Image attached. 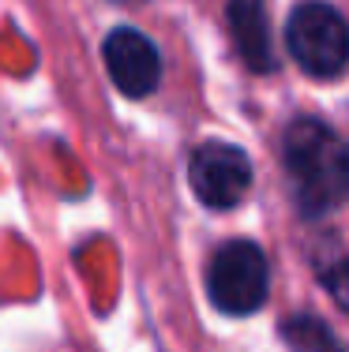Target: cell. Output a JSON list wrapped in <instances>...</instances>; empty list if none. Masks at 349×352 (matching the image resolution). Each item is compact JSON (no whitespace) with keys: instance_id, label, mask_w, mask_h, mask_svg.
Returning <instances> with one entry per match:
<instances>
[{"instance_id":"1","label":"cell","mask_w":349,"mask_h":352,"mask_svg":"<svg viewBox=\"0 0 349 352\" xmlns=\"http://www.w3.org/2000/svg\"><path fill=\"white\" fill-rule=\"evenodd\" d=\"M282 169L304 217H323L346 199V142L319 116H297L286 124Z\"/></svg>"},{"instance_id":"2","label":"cell","mask_w":349,"mask_h":352,"mask_svg":"<svg viewBox=\"0 0 349 352\" xmlns=\"http://www.w3.org/2000/svg\"><path fill=\"white\" fill-rule=\"evenodd\" d=\"M286 53L308 79H338L349 68V23L327 0H301L286 19Z\"/></svg>"},{"instance_id":"3","label":"cell","mask_w":349,"mask_h":352,"mask_svg":"<svg viewBox=\"0 0 349 352\" xmlns=\"http://www.w3.org/2000/svg\"><path fill=\"white\" fill-rule=\"evenodd\" d=\"M207 296L229 318L255 315L271 296V263L255 240H226L207 263Z\"/></svg>"},{"instance_id":"4","label":"cell","mask_w":349,"mask_h":352,"mask_svg":"<svg viewBox=\"0 0 349 352\" xmlns=\"http://www.w3.org/2000/svg\"><path fill=\"white\" fill-rule=\"evenodd\" d=\"M252 157L233 142H203L188 157V188L207 210H233L252 191Z\"/></svg>"},{"instance_id":"5","label":"cell","mask_w":349,"mask_h":352,"mask_svg":"<svg viewBox=\"0 0 349 352\" xmlns=\"http://www.w3.org/2000/svg\"><path fill=\"white\" fill-rule=\"evenodd\" d=\"M102 60L113 87L124 98H147L162 82V53L143 30L136 27H113L102 41Z\"/></svg>"},{"instance_id":"6","label":"cell","mask_w":349,"mask_h":352,"mask_svg":"<svg viewBox=\"0 0 349 352\" xmlns=\"http://www.w3.org/2000/svg\"><path fill=\"white\" fill-rule=\"evenodd\" d=\"M226 27L233 38V49H237V56L244 60L248 72L271 75L278 68L267 0H226Z\"/></svg>"},{"instance_id":"7","label":"cell","mask_w":349,"mask_h":352,"mask_svg":"<svg viewBox=\"0 0 349 352\" xmlns=\"http://www.w3.org/2000/svg\"><path fill=\"white\" fill-rule=\"evenodd\" d=\"M312 266H315V281L349 315V248H342V240H323V244L312 248Z\"/></svg>"},{"instance_id":"8","label":"cell","mask_w":349,"mask_h":352,"mask_svg":"<svg viewBox=\"0 0 349 352\" xmlns=\"http://www.w3.org/2000/svg\"><path fill=\"white\" fill-rule=\"evenodd\" d=\"M282 338L297 352H346V345L330 333V326L315 315H289L282 326Z\"/></svg>"},{"instance_id":"9","label":"cell","mask_w":349,"mask_h":352,"mask_svg":"<svg viewBox=\"0 0 349 352\" xmlns=\"http://www.w3.org/2000/svg\"><path fill=\"white\" fill-rule=\"evenodd\" d=\"M346 195H349V146H346Z\"/></svg>"}]
</instances>
